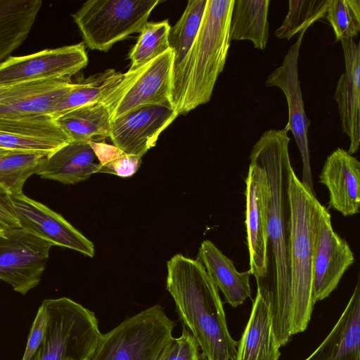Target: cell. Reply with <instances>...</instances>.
I'll return each mask as SVG.
<instances>
[{
    "instance_id": "obj_1",
    "label": "cell",
    "mask_w": 360,
    "mask_h": 360,
    "mask_svg": "<svg viewBox=\"0 0 360 360\" xmlns=\"http://www.w3.org/2000/svg\"><path fill=\"white\" fill-rule=\"evenodd\" d=\"M288 131L269 129L252 146L249 158L264 169L269 188L267 221L268 273L257 285L271 316L273 329L280 347L291 339L292 311L288 258L290 205L288 181L291 165Z\"/></svg>"
},
{
    "instance_id": "obj_33",
    "label": "cell",
    "mask_w": 360,
    "mask_h": 360,
    "mask_svg": "<svg viewBox=\"0 0 360 360\" xmlns=\"http://www.w3.org/2000/svg\"><path fill=\"white\" fill-rule=\"evenodd\" d=\"M66 143L55 139L27 137L0 131V148L6 150L51 154Z\"/></svg>"
},
{
    "instance_id": "obj_7",
    "label": "cell",
    "mask_w": 360,
    "mask_h": 360,
    "mask_svg": "<svg viewBox=\"0 0 360 360\" xmlns=\"http://www.w3.org/2000/svg\"><path fill=\"white\" fill-rule=\"evenodd\" d=\"M158 0H89L72 18L84 44L108 51L115 43L140 33Z\"/></svg>"
},
{
    "instance_id": "obj_4",
    "label": "cell",
    "mask_w": 360,
    "mask_h": 360,
    "mask_svg": "<svg viewBox=\"0 0 360 360\" xmlns=\"http://www.w3.org/2000/svg\"><path fill=\"white\" fill-rule=\"evenodd\" d=\"M234 0H207L191 54L186 91L179 115L210 101L231 46Z\"/></svg>"
},
{
    "instance_id": "obj_34",
    "label": "cell",
    "mask_w": 360,
    "mask_h": 360,
    "mask_svg": "<svg viewBox=\"0 0 360 360\" xmlns=\"http://www.w3.org/2000/svg\"><path fill=\"white\" fill-rule=\"evenodd\" d=\"M47 325V311L41 303L32 324L22 360H32L37 354L44 341Z\"/></svg>"
},
{
    "instance_id": "obj_15",
    "label": "cell",
    "mask_w": 360,
    "mask_h": 360,
    "mask_svg": "<svg viewBox=\"0 0 360 360\" xmlns=\"http://www.w3.org/2000/svg\"><path fill=\"white\" fill-rule=\"evenodd\" d=\"M178 116L167 105L142 106L111 121L109 137L124 153L142 157Z\"/></svg>"
},
{
    "instance_id": "obj_8",
    "label": "cell",
    "mask_w": 360,
    "mask_h": 360,
    "mask_svg": "<svg viewBox=\"0 0 360 360\" xmlns=\"http://www.w3.org/2000/svg\"><path fill=\"white\" fill-rule=\"evenodd\" d=\"M171 48L137 68L129 69L119 84L101 101L108 109L111 121L142 106L173 107Z\"/></svg>"
},
{
    "instance_id": "obj_16",
    "label": "cell",
    "mask_w": 360,
    "mask_h": 360,
    "mask_svg": "<svg viewBox=\"0 0 360 360\" xmlns=\"http://www.w3.org/2000/svg\"><path fill=\"white\" fill-rule=\"evenodd\" d=\"M329 192V205L345 217L360 207V162L347 150L338 148L326 158L319 176Z\"/></svg>"
},
{
    "instance_id": "obj_40",
    "label": "cell",
    "mask_w": 360,
    "mask_h": 360,
    "mask_svg": "<svg viewBox=\"0 0 360 360\" xmlns=\"http://www.w3.org/2000/svg\"><path fill=\"white\" fill-rule=\"evenodd\" d=\"M171 342V341H170ZM170 342L164 348L158 360H170L171 357V345Z\"/></svg>"
},
{
    "instance_id": "obj_2",
    "label": "cell",
    "mask_w": 360,
    "mask_h": 360,
    "mask_svg": "<svg viewBox=\"0 0 360 360\" xmlns=\"http://www.w3.org/2000/svg\"><path fill=\"white\" fill-rule=\"evenodd\" d=\"M167 289L179 319L196 340L202 360H234L231 337L219 289L198 259L181 254L167 263Z\"/></svg>"
},
{
    "instance_id": "obj_35",
    "label": "cell",
    "mask_w": 360,
    "mask_h": 360,
    "mask_svg": "<svg viewBox=\"0 0 360 360\" xmlns=\"http://www.w3.org/2000/svg\"><path fill=\"white\" fill-rule=\"evenodd\" d=\"M170 345V360H200L199 346L186 327L179 338L171 340Z\"/></svg>"
},
{
    "instance_id": "obj_31",
    "label": "cell",
    "mask_w": 360,
    "mask_h": 360,
    "mask_svg": "<svg viewBox=\"0 0 360 360\" xmlns=\"http://www.w3.org/2000/svg\"><path fill=\"white\" fill-rule=\"evenodd\" d=\"M0 131L27 137L55 139L65 143L71 141L50 115L0 117Z\"/></svg>"
},
{
    "instance_id": "obj_11",
    "label": "cell",
    "mask_w": 360,
    "mask_h": 360,
    "mask_svg": "<svg viewBox=\"0 0 360 360\" xmlns=\"http://www.w3.org/2000/svg\"><path fill=\"white\" fill-rule=\"evenodd\" d=\"M307 30L305 29L299 33L297 40L289 48L281 65L268 75L265 85L278 87L286 98L288 105V121L284 128L292 133L301 155L302 161V181H301L311 194L316 195L313 186L307 136L310 120L305 113L298 73V58Z\"/></svg>"
},
{
    "instance_id": "obj_19",
    "label": "cell",
    "mask_w": 360,
    "mask_h": 360,
    "mask_svg": "<svg viewBox=\"0 0 360 360\" xmlns=\"http://www.w3.org/2000/svg\"><path fill=\"white\" fill-rule=\"evenodd\" d=\"M304 360H360L359 278L333 329L316 349Z\"/></svg>"
},
{
    "instance_id": "obj_32",
    "label": "cell",
    "mask_w": 360,
    "mask_h": 360,
    "mask_svg": "<svg viewBox=\"0 0 360 360\" xmlns=\"http://www.w3.org/2000/svg\"><path fill=\"white\" fill-rule=\"evenodd\" d=\"M326 18L337 41L353 39L360 31V1L331 0Z\"/></svg>"
},
{
    "instance_id": "obj_23",
    "label": "cell",
    "mask_w": 360,
    "mask_h": 360,
    "mask_svg": "<svg viewBox=\"0 0 360 360\" xmlns=\"http://www.w3.org/2000/svg\"><path fill=\"white\" fill-rule=\"evenodd\" d=\"M74 86L70 79L44 81L34 90L0 101V117L52 116L56 105Z\"/></svg>"
},
{
    "instance_id": "obj_13",
    "label": "cell",
    "mask_w": 360,
    "mask_h": 360,
    "mask_svg": "<svg viewBox=\"0 0 360 360\" xmlns=\"http://www.w3.org/2000/svg\"><path fill=\"white\" fill-rule=\"evenodd\" d=\"M354 262L347 241L333 229L331 217L323 206L316 221L313 250V301L327 298Z\"/></svg>"
},
{
    "instance_id": "obj_25",
    "label": "cell",
    "mask_w": 360,
    "mask_h": 360,
    "mask_svg": "<svg viewBox=\"0 0 360 360\" xmlns=\"http://www.w3.org/2000/svg\"><path fill=\"white\" fill-rule=\"evenodd\" d=\"M55 121L70 141L103 142L110 136V115L102 102L76 108Z\"/></svg>"
},
{
    "instance_id": "obj_37",
    "label": "cell",
    "mask_w": 360,
    "mask_h": 360,
    "mask_svg": "<svg viewBox=\"0 0 360 360\" xmlns=\"http://www.w3.org/2000/svg\"><path fill=\"white\" fill-rule=\"evenodd\" d=\"M20 227L11 196L0 191V229Z\"/></svg>"
},
{
    "instance_id": "obj_29",
    "label": "cell",
    "mask_w": 360,
    "mask_h": 360,
    "mask_svg": "<svg viewBox=\"0 0 360 360\" xmlns=\"http://www.w3.org/2000/svg\"><path fill=\"white\" fill-rule=\"evenodd\" d=\"M331 0H290L288 11L281 26L275 31L280 39L290 40L292 37L326 18Z\"/></svg>"
},
{
    "instance_id": "obj_20",
    "label": "cell",
    "mask_w": 360,
    "mask_h": 360,
    "mask_svg": "<svg viewBox=\"0 0 360 360\" xmlns=\"http://www.w3.org/2000/svg\"><path fill=\"white\" fill-rule=\"evenodd\" d=\"M89 142L71 141L46 156L36 174L64 184H75L100 172L101 165Z\"/></svg>"
},
{
    "instance_id": "obj_17",
    "label": "cell",
    "mask_w": 360,
    "mask_h": 360,
    "mask_svg": "<svg viewBox=\"0 0 360 360\" xmlns=\"http://www.w3.org/2000/svg\"><path fill=\"white\" fill-rule=\"evenodd\" d=\"M340 41L345 70L337 82L334 98L342 131L349 139L347 152L352 155L358 151L360 144V46L352 39Z\"/></svg>"
},
{
    "instance_id": "obj_18",
    "label": "cell",
    "mask_w": 360,
    "mask_h": 360,
    "mask_svg": "<svg viewBox=\"0 0 360 360\" xmlns=\"http://www.w3.org/2000/svg\"><path fill=\"white\" fill-rule=\"evenodd\" d=\"M207 0H190L186 9L169 31V42L174 54L172 64V103L178 113L184 98L188 63Z\"/></svg>"
},
{
    "instance_id": "obj_28",
    "label": "cell",
    "mask_w": 360,
    "mask_h": 360,
    "mask_svg": "<svg viewBox=\"0 0 360 360\" xmlns=\"http://www.w3.org/2000/svg\"><path fill=\"white\" fill-rule=\"evenodd\" d=\"M49 154L10 151L0 155V191L11 196L22 194L25 181L36 174L42 160Z\"/></svg>"
},
{
    "instance_id": "obj_5",
    "label": "cell",
    "mask_w": 360,
    "mask_h": 360,
    "mask_svg": "<svg viewBox=\"0 0 360 360\" xmlns=\"http://www.w3.org/2000/svg\"><path fill=\"white\" fill-rule=\"evenodd\" d=\"M44 341L32 360H90L101 335L94 311L65 297L46 299Z\"/></svg>"
},
{
    "instance_id": "obj_36",
    "label": "cell",
    "mask_w": 360,
    "mask_h": 360,
    "mask_svg": "<svg viewBox=\"0 0 360 360\" xmlns=\"http://www.w3.org/2000/svg\"><path fill=\"white\" fill-rule=\"evenodd\" d=\"M141 157L124 153L120 158L101 166L100 172L113 174L120 177H130L139 169Z\"/></svg>"
},
{
    "instance_id": "obj_21",
    "label": "cell",
    "mask_w": 360,
    "mask_h": 360,
    "mask_svg": "<svg viewBox=\"0 0 360 360\" xmlns=\"http://www.w3.org/2000/svg\"><path fill=\"white\" fill-rule=\"evenodd\" d=\"M269 308L257 291L249 320L237 342L234 360H278L281 352Z\"/></svg>"
},
{
    "instance_id": "obj_38",
    "label": "cell",
    "mask_w": 360,
    "mask_h": 360,
    "mask_svg": "<svg viewBox=\"0 0 360 360\" xmlns=\"http://www.w3.org/2000/svg\"><path fill=\"white\" fill-rule=\"evenodd\" d=\"M89 143L101 166L107 165L125 153L116 146L108 144L103 141L89 142Z\"/></svg>"
},
{
    "instance_id": "obj_9",
    "label": "cell",
    "mask_w": 360,
    "mask_h": 360,
    "mask_svg": "<svg viewBox=\"0 0 360 360\" xmlns=\"http://www.w3.org/2000/svg\"><path fill=\"white\" fill-rule=\"evenodd\" d=\"M52 246L21 227L0 229V280L25 295L39 283Z\"/></svg>"
},
{
    "instance_id": "obj_30",
    "label": "cell",
    "mask_w": 360,
    "mask_h": 360,
    "mask_svg": "<svg viewBox=\"0 0 360 360\" xmlns=\"http://www.w3.org/2000/svg\"><path fill=\"white\" fill-rule=\"evenodd\" d=\"M170 29L168 20L155 22H147L129 52V69L133 70L143 65L168 50L170 48Z\"/></svg>"
},
{
    "instance_id": "obj_26",
    "label": "cell",
    "mask_w": 360,
    "mask_h": 360,
    "mask_svg": "<svg viewBox=\"0 0 360 360\" xmlns=\"http://www.w3.org/2000/svg\"><path fill=\"white\" fill-rule=\"evenodd\" d=\"M269 0H234L230 34L231 40H249L254 48L265 49L269 37Z\"/></svg>"
},
{
    "instance_id": "obj_39",
    "label": "cell",
    "mask_w": 360,
    "mask_h": 360,
    "mask_svg": "<svg viewBox=\"0 0 360 360\" xmlns=\"http://www.w3.org/2000/svg\"><path fill=\"white\" fill-rule=\"evenodd\" d=\"M44 81H34L12 86H0V101L27 93L39 86Z\"/></svg>"
},
{
    "instance_id": "obj_27",
    "label": "cell",
    "mask_w": 360,
    "mask_h": 360,
    "mask_svg": "<svg viewBox=\"0 0 360 360\" xmlns=\"http://www.w3.org/2000/svg\"><path fill=\"white\" fill-rule=\"evenodd\" d=\"M122 77L123 73L107 69L75 82L71 91L56 105L51 117L55 120L79 107L101 102Z\"/></svg>"
},
{
    "instance_id": "obj_6",
    "label": "cell",
    "mask_w": 360,
    "mask_h": 360,
    "mask_svg": "<svg viewBox=\"0 0 360 360\" xmlns=\"http://www.w3.org/2000/svg\"><path fill=\"white\" fill-rule=\"evenodd\" d=\"M175 323L155 304L102 334L90 360H158Z\"/></svg>"
},
{
    "instance_id": "obj_3",
    "label": "cell",
    "mask_w": 360,
    "mask_h": 360,
    "mask_svg": "<svg viewBox=\"0 0 360 360\" xmlns=\"http://www.w3.org/2000/svg\"><path fill=\"white\" fill-rule=\"evenodd\" d=\"M288 198V258L294 335L307 329L315 304L313 301L314 236L323 205L304 186L293 168L289 174Z\"/></svg>"
},
{
    "instance_id": "obj_12",
    "label": "cell",
    "mask_w": 360,
    "mask_h": 360,
    "mask_svg": "<svg viewBox=\"0 0 360 360\" xmlns=\"http://www.w3.org/2000/svg\"><path fill=\"white\" fill-rule=\"evenodd\" d=\"M245 178V227L250 257V271L262 283L268 273L267 221L269 188L263 167L249 158Z\"/></svg>"
},
{
    "instance_id": "obj_22",
    "label": "cell",
    "mask_w": 360,
    "mask_h": 360,
    "mask_svg": "<svg viewBox=\"0 0 360 360\" xmlns=\"http://www.w3.org/2000/svg\"><path fill=\"white\" fill-rule=\"evenodd\" d=\"M224 295L225 302L233 307L244 303L251 296L250 270L239 272L232 260L210 240L202 242L197 259Z\"/></svg>"
},
{
    "instance_id": "obj_10",
    "label": "cell",
    "mask_w": 360,
    "mask_h": 360,
    "mask_svg": "<svg viewBox=\"0 0 360 360\" xmlns=\"http://www.w3.org/2000/svg\"><path fill=\"white\" fill-rule=\"evenodd\" d=\"M88 64L83 43L10 56L0 65V86L34 81L70 79Z\"/></svg>"
},
{
    "instance_id": "obj_24",
    "label": "cell",
    "mask_w": 360,
    "mask_h": 360,
    "mask_svg": "<svg viewBox=\"0 0 360 360\" xmlns=\"http://www.w3.org/2000/svg\"><path fill=\"white\" fill-rule=\"evenodd\" d=\"M41 0H0V65L27 37Z\"/></svg>"
},
{
    "instance_id": "obj_41",
    "label": "cell",
    "mask_w": 360,
    "mask_h": 360,
    "mask_svg": "<svg viewBox=\"0 0 360 360\" xmlns=\"http://www.w3.org/2000/svg\"><path fill=\"white\" fill-rule=\"evenodd\" d=\"M11 150H4V149H1L0 148V155H2L4 154H6L8 152H10Z\"/></svg>"
},
{
    "instance_id": "obj_14",
    "label": "cell",
    "mask_w": 360,
    "mask_h": 360,
    "mask_svg": "<svg viewBox=\"0 0 360 360\" xmlns=\"http://www.w3.org/2000/svg\"><path fill=\"white\" fill-rule=\"evenodd\" d=\"M11 200L21 228L53 245L94 256L93 243L60 214L23 193L11 196Z\"/></svg>"
}]
</instances>
